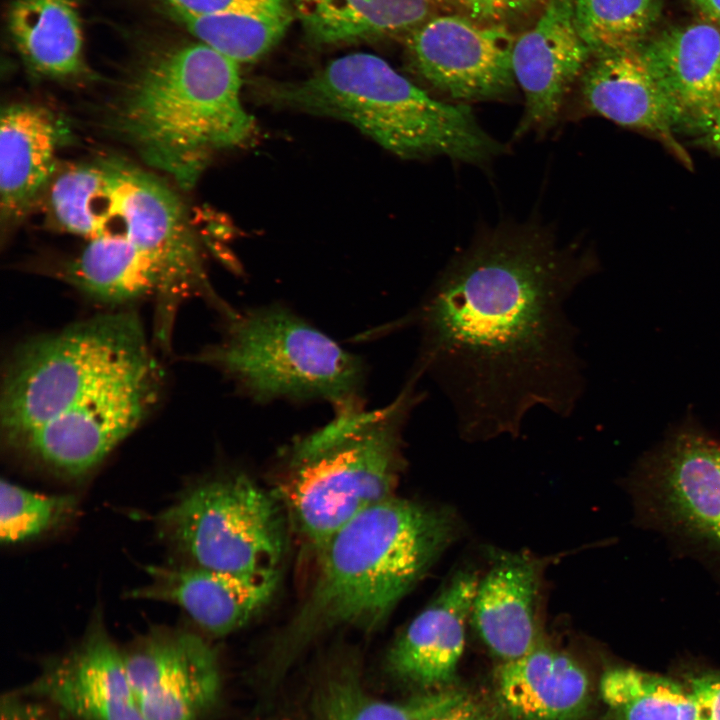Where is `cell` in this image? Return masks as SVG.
<instances>
[{"mask_svg": "<svg viewBox=\"0 0 720 720\" xmlns=\"http://www.w3.org/2000/svg\"><path fill=\"white\" fill-rule=\"evenodd\" d=\"M593 266L543 228L502 225L440 273L410 317L415 369L445 394L463 438L516 436L538 407L572 414L584 376L566 306Z\"/></svg>", "mask_w": 720, "mask_h": 720, "instance_id": "1", "label": "cell"}, {"mask_svg": "<svg viewBox=\"0 0 720 720\" xmlns=\"http://www.w3.org/2000/svg\"><path fill=\"white\" fill-rule=\"evenodd\" d=\"M457 526L444 510L390 497L338 530L321 548L304 604L276 640L265 682L274 688L298 654L324 632H371L452 543Z\"/></svg>", "mask_w": 720, "mask_h": 720, "instance_id": "2", "label": "cell"}, {"mask_svg": "<svg viewBox=\"0 0 720 720\" xmlns=\"http://www.w3.org/2000/svg\"><path fill=\"white\" fill-rule=\"evenodd\" d=\"M238 64L200 41L151 57L117 104L116 129L149 165L191 187L214 151L254 133Z\"/></svg>", "mask_w": 720, "mask_h": 720, "instance_id": "3", "label": "cell"}, {"mask_svg": "<svg viewBox=\"0 0 720 720\" xmlns=\"http://www.w3.org/2000/svg\"><path fill=\"white\" fill-rule=\"evenodd\" d=\"M266 103L340 119L402 158L481 164L503 151L471 109L437 100L382 58L351 53L298 82L257 87Z\"/></svg>", "mask_w": 720, "mask_h": 720, "instance_id": "4", "label": "cell"}, {"mask_svg": "<svg viewBox=\"0 0 720 720\" xmlns=\"http://www.w3.org/2000/svg\"><path fill=\"white\" fill-rule=\"evenodd\" d=\"M416 370L383 407L337 409L326 425L285 449L278 497L310 544L320 548L354 518L393 496L403 431L424 393Z\"/></svg>", "mask_w": 720, "mask_h": 720, "instance_id": "5", "label": "cell"}, {"mask_svg": "<svg viewBox=\"0 0 720 720\" xmlns=\"http://www.w3.org/2000/svg\"><path fill=\"white\" fill-rule=\"evenodd\" d=\"M221 339L198 360L217 368L256 401L361 404L362 361L280 305L225 313Z\"/></svg>", "mask_w": 720, "mask_h": 720, "instance_id": "6", "label": "cell"}, {"mask_svg": "<svg viewBox=\"0 0 720 720\" xmlns=\"http://www.w3.org/2000/svg\"><path fill=\"white\" fill-rule=\"evenodd\" d=\"M48 206L64 231L124 237L164 259L195 293L210 292L184 206L152 174L120 160L73 165L52 180Z\"/></svg>", "mask_w": 720, "mask_h": 720, "instance_id": "7", "label": "cell"}, {"mask_svg": "<svg viewBox=\"0 0 720 720\" xmlns=\"http://www.w3.org/2000/svg\"><path fill=\"white\" fill-rule=\"evenodd\" d=\"M150 353L139 320L117 313L90 319L25 346L2 388L1 429L14 447L74 410Z\"/></svg>", "mask_w": 720, "mask_h": 720, "instance_id": "8", "label": "cell"}, {"mask_svg": "<svg viewBox=\"0 0 720 720\" xmlns=\"http://www.w3.org/2000/svg\"><path fill=\"white\" fill-rule=\"evenodd\" d=\"M285 507L243 475L204 482L159 518L169 543L196 566L239 573L278 571L287 544Z\"/></svg>", "mask_w": 720, "mask_h": 720, "instance_id": "9", "label": "cell"}, {"mask_svg": "<svg viewBox=\"0 0 720 720\" xmlns=\"http://www.w3.org/2000/svg\"><path fill=\"white\" fill-rule=\"evenodd\" d=\"M160 382V369L149 353L13 448L62 475L86 474L148 415L158 400Z\"/></svg>", "mask_w": 720, "mask_h": 720, "instance_id": "10", "label": "cell"}, {"mask_svg": "<svg viewBox=\"0 0 720 720\" xmlns=\"http://www.w3.org/2000/svg\"><path fill=\"white\" fill-rule=\"evenodd\" d=\"M515 39L502 24L448 14L411 31L406 48L412 68L428 85L456 101H480L503 98L515 88Z\"/></svg>", "mask_w": 720, "mask_h": 720, "instance_id": "11", "label": "cell"}, {"mask_svg": "<svg viewBox=\"0 0 720 720\" xmlns=\"http://www.w3.org/2000/svg\"><path fill=\"white\" fill-rule=\"evenodd\" d=\"M124 662L145 720H205L220 698L218 656L196 634L152 632L124 652Z\"/></svg>", "mask_w": 720, "mask_h": 720, "instance_id": "12", "label": "cell"}, {"mask_svg": "<svg viewBox=\"0 0 720 720\" xmlns=\"http://www.w3.org/2000/svg\"><path fill=\"white\" fill-rule=\"evenodd\" d=\"M664 516L720 548V439L689 416L643 464Z\"/></svg>", "mask_w": 720, "mask_h": 720, "instance_id": "13", "label": "cell"}, {"mask_svg": "<svg viewBox=\"0 0 720 720\" xmlns=\"http://www.w3.org/2000/svg\"><path fill=\"white\" fill-rule=\"evenodd\" d=\"M591 58L575 20V0H546L535 25L515 39L511 63L525 99L520 137L558 121L571 86Z\"/></svg>", "mask_w": 720, "mask_h": 720, "instance_id": "14", "label": "cell"}, {"mask_svg": "<svg viewBox=\"0 0 720 720\" xmlns=\"http://www.w3.org/2000/svg\"><path fill=\"white\" fill-rule=\"evenodd\" d=\"M23 692L75 720H145L124 652L98 623L74 649L47 663Z\"/></svg>", "mask_w": 720, "mask_h": 720, "instance_id": "15", "label": "cell"}, {"mask_svg": "<svg viewBox=\"0 0 720 720\" xmlns=\"http://www.w3.org/2000/svg\"><path fill=\"white\" fill-rule=\"evenodd\" d=\"M478 581L472 572H457L406 626L386 655L392 676L424 692L451 687L464 652Z\"/></svg>", "mask_w": 720, "mask_h": 720, "instance_id": "16", "label": "cell"}, {"mask_svg": "<svg viewBox=\"0 0 720 720\" xmlns=\"http://www.w3.org/2000/svg\"><path fill=\"white\" fill-rule=\"evenodd\" d=\"M149 582L130 592L136 599L181 607L204 631L225 636L245 626L275 594L278 571L239 573L193 567H148Z\"/></svg>", "mask_w": 720, "mask_h": 720, "instance_id": "17", "label": "cell"}, {"mask_svg": "<svg viewBox=\"0 0 720 720\" xmlns=\"http://www.w3.org/2000/svg\"><path fill=\"white\" fill-rule=\"evenodd\" d=\"M581 94L590 111L661 142L687 167L692 166L677 141L674 116L642 46L592 57L581 78Z\"/></svg>", "mask_w": 720, "mask_h": 720, "instance_id": "18", "label": "cell"}, {"mask_svg": "<svg viewBox=\"0 0 720 720\" xmlns=\"http://www.w3.org/2000/svg\"><path fill=\"white\" fill-rule=\"evenodd\" d=\"M669 101L677 128L696 131L720 110V29L708 22L675 26L642 45Z\"/></svg>", "mask_w": 720, "mask_h": 720, "instance_id": "19", "label": "cell"}, {"mask_svg": "<svg viewBox=\"0 0 720 720\" xmlns=\"http://www.w3.org/2000/svg\"><path fill=\"white\" fill-rule=\"evenodd\" d=\"M65 277L86 295L108 303L156 293L162 300L165 325L176 301L189 295L184 280L164 259L120 236L87 240L67 265Z\"/></svg>", "mask_w": 720, "mask_h": 720, "instance_id": "20", "label": "cell"}, {"mask_svg": "<svg viewBox=\"0 0 720 720\" xmlns=\"http://www.w3.org/2000/svg\"><path fill=\"white\" fill-rule=\"evenodd\" d=\"M539 567L520 554H500L478 581L471 621L501 662L516 659L543 642L537 620Z\"/></svg>", "mask_w": 720, "mask_h": 720, "instance_id": "21", "label": "cell"}, {"mask_svg": "<svg viewBox=\"0 0 720 720\" xmlns=\"http://www.w3.org/2000/svg\"><path fill=\"white\" fill-rule=\"evenodd\" d=\"M496 698L513 720H580L591 706L592 687L584 668L544 643L495 673Z\"/></svg>", "mask_w": 720, "mask_h": 720, "instance_id": "22", "label": "cell"}, {"mask_svg": "<svg viewBox=\"0 0 720 720\" xmlns=\"http://www.w3.org/2000/svg\"><path fill=\"white\" fill-rule=\"evenodd\" d=\"M64 126L49 109L15 103L1 112L0 207L13 224L32 207L53 175Z\"/></svg>", "mask_w": 720, "mask_h": 720, "instance_id": "23", "label": "cell"}, {"mask_svg": "<svg viewBox=\"0 0 720 720\" xmlns=\"http://www.w3.org/2000/svg\"><path fill=\"white\" fill-rule=\"evenodd\" d=\"M8 28L18 52L34 72L69 79L87 70L75 0H13Z\"/></svg>", "mask_w": 720, "mask_h": 720, "instance_id": "24", "label": "cell"}, {"mask_svg": "<svg viewBox=\"0 0 720 720\" xmlns=\"http://www.w3.org/2000/svg\"><path fill=\"white\" fill-rule=\"evenodd\" d=\"M598 691L606 707L602 720H708L685 680L632 666L608 667Z\"/></svg>", "mask_w": 720, "mask_h": 720, "instance_id": "25", "label": "cell"}, {"mask_svg": "<svg viewBox=\"0 0 720 720\" xmlns=\"http://www.w3.org/2000/svg\"><path fill=\"white\" fill-rule=\"evenodd\" d=\"M466 697L464 691L450 687L386 701L369 694L352 674H342L324 685L314 720H432Z\"/></svg>", "mask_w": 720, "mask_h": 720, "instance_id": "26", "label": "cell"}, {"mask_svg": "<svg viewBox=\"0 0 720 720\" xmlns=\"http://www.w3.org/2000/svg\"><path fill=\"white\" fill-rule=\"evenodd\" d=\"M662 9V0H575V20L596 57L642 46Z\"/></svg>", "mask_w": 720, "mask_h": 720, "instance_id": "27", "label": "cell"}, {"mask_svg": "<svg viewBox=\"0 0 720 720\" xmlns=\"http://www.w3.org/2000/svg\"><path fill=\"white\" fill-rule=\"evenodd\" d=\"M176 18L200 42L242 63L255 61L274 47L291 23L292 14L230 12Z\"/></svg>", "mask_w": 720, "mask_h": 720, "instance_id": "28", "label": "cell"}, {"mask_svg": "<svg viewBox=\"0 0 720 720\" xmlns=\"http://www.w3.org/2000/svg\"><path fill=\"white\" fill-rule=\"evenodd\" d=\"M73 495H46L2 480L0 538L2 544L34 539L64 522L73 512Z\"/></svg>", "mask_w": 720, "mask_h": 720, "instance_id": "29", "label": "cell"}, {"mask_svg": "<svg viewBox=\"0 0 720 720\" xmlns=\"http://www.w3.org/2000/svg\"><path fill=\"white\" fill-rule=\"evenodd\" d=\"M295 5L314 42L335 45L366 39L352 0H295Z\"/></svg>", "mask_w": 720, "mask_h": 720, "instance_id": "30", "label": "cell"}, {"mask_svg": "<svg viewBox=\"0 0 720 720\" xmlns=\"http://www.w3.org/2000/svg\"><path fill=\"white\" fill-rule=\"evenodd\" d=\"M371 37L411 32L431 18V0H364Z\"/></svg>", "mask_w": 720, "mask_h": 720, "instance_id": "31", "label": "cell"}, {"mask_svg": "<svg viewBox=\"0 0 720 720\" xmlns=\"http://www.w3.org/2000/svg\"><path fill=\"white\" fill-rule=\"evenodd\" d=\"M453 14L487 24H504L531 13L546 0H431Z\"/></svg>", "mask_w": 720, "mask_h": 720, "instance_id": "32", "label": "cell"}, {"mask_svg": "<svg viewBox=\"0 0 720 720\" xmlns=\"http://www.w3.org/2000/svg\"><path fill=\"white\" fill-rule=\"evenodd\" d=\"M173 16L217 13L284 14L291 11L289 0H157Z\"/></svg>", "mask_w": 720, "mask_h": 720, "instance_id": "33", "label": "cell"}, {"mask_svg": "<svg viewBox=\"0 0 720 720\" xmlns=\"http://www.w3.org/2000/svg\"><path fill=\"white\" fill-rule=\"evenodd\" d=\"M698 698L708 720H720V671H702L684 679Z\"/></svg>", "mask_w": 720, "mask_h": 720, "instance_id": "34", "label": "cell"}, {"mask_svg": "<svg viewBox=\"0 0 720 720\" xmlns=\"http://www.w3.org/2000/svg\"><path fill=\"white\" fill-rule=\"evenodd\" d=\"M432 720H495L480 704L468 696Z\"/></svg>", "mask_w": 720, "mask_h": 720, "instance_id": "35", "label": "cell"}, {"mask_svg": "<svg viewBox=\"0 0 720 720\" xmlns=\"http://www.w3.org/2000/svg\"><path fill=\"white\" fill-rule=\"evenodd\" d=\"M695 132L703 145L720 155V110L700 125Z\"/></svg>", "mask_w": 720, "mask_h": 720, "instance_id": "36", "label": "cell"}, {"mask_svg": "<svg viewBox=\"0 0 720 720\" xmlns=\"http://www.w3.org/2000/svg\"><path fill=\"white\" fill-rule=\"evenodd\" d=\"M703 21L720 27V0H688Z\"/></svg>", "mask_w": 720, "mask_h": 720, "instance_id": "37", "label": "cell"}]
</instances>
